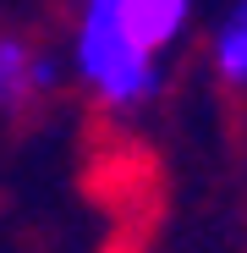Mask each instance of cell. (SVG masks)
Here are the masks:
<instances>
[{
    "label": "cell",
    "mask_w": 247,
    "mask_h": 253,
    "mask_svg": "<svg viewBox=\"0 0 247 253\" xmlns=\"http://www.w3.org/2000/svg\"><path fill=\"white\" fill-rule=\"evenodd\" d=\"M33 61H38V50L22 33H0V116H22L38 99Z\"/></svg>",
    "instance_id": "obj_1"
},
{
    "label": "cell",
    "mask_w": 247,
    "mask_h": 253,
    "mask_svg": "<svg viewBox=\"0 0 247 253\" xmlns=\"http://www.w3.org/2000/svg\"><path fill=\"white\" fill-rule=\"evenodd\" d=\"M214 72L231 88H247V0H236L231 17L214 33Z\"/></svg>",
    "instance_id": "obj_2"
}]
</instances>
